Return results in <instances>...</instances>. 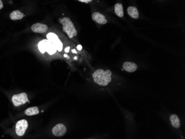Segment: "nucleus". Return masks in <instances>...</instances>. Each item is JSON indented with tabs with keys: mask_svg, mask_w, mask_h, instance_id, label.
Returning <instances> with one entry per match:
<instances>
[{
	"mask_svg": "<svg viewBox=\"0 0 185 139\" xmlns=\"http://www.w3.org/2000/svg\"><path fill=\"white\" fill-rule=\"evenodd\" d=\"M111 72L110 70L106 71L102 69L97 70L92 74L94 82L98 85L106 86L111 81Z\"/></svg>",
	"mask_w": 185,
	"mask_h": 139,
	"instance_id": "f257e3e1",
	"label": "nucleus"
},
{
	"mask_svg": "<svg viewBox=\"0 0 185 139\" xmlns=\"http://www.w3.org/2000/svg\"><path fill=\"white\" fill-rule=\"evenodd\" d=\"M59 21L63 25V31L67 34L70 38L77 36V31L70 18L64 17L59 18Z\"/></svg>",
	"mask_w": 185,
	"mask_h": 139,
	"instance_id": "f03ea898",
	"label": "nucleus"
},
{
	"mask_svg": "<svg viewBox=\"0 0 185 139\" xmlns=\"http://www.w3.org/2000/svg\"><path fill=\"white\" fill-rule=\"evenodd\" d=\"M38 48L42 53L47 52L49 55L55 54L57 51L54 44L48 39H43L39 42L38 44Z\"/></svg>",
	"mask_w": 185,
	"mask_h": 139,
	"instance_id": "7ed1b4c3",
	"label": "nucleus"
},
{
	"mask_svg": "<svg viewBox=\"0 0 185 139\" xmlns=\"http://www.w3.org/2000/svg\"><path fill=\"white\" fill-rule=\"evenodd\" d=\"M13 105L15 106H19L26 104L28 100V96L25 93H22L13 95L12 98Z\"/></svg>",
	"mask_w": 185,
	"mask_h": 139,
	"instance_id": "20e7f679",
	"label": "nucleus"
},
{
	"mask_svg": "<svg viewBox=\"0 0 185 139\" xmlns=\"http://www.w3.org/2000/svg\"><path fill=\"white\" fill-rule=\"evenodd\" d=\"M47 38L48 40H49V41L51 42L52 43L54 44L58 51H62L63 49V44L60 41L58 37L57 36V34L54 33H49L47 34Z\"/></svg>",
	"mask_w": 185,
	"mask_h": 139,
	"instance_id": "39448f33",
	"label": "nucleus"
},
{
	"mask_svg": "<svg viewBox=\"0 0 185 139\" xmlns=\"http://www.w3.org/2000/svg\"><path fill=\"white\" fill-rule=\"evenodd\" d=\"M28 122L26 120H21L16 125V132L19 137H22L28 128Z\"/></svg>",
	"mask_w": 185,
	"mask_h": 139,
	"instance_id": "423d86ee",
	"label": "nucleus"
},
{
	"mask_svg": "<svg viewBox=\"0 0 185 139\" xmlns=\"http://www.w3.org/2000/svg\"><path fill=\"white\" fill-rule=\"evenodd\" d=\"M52 132L56 137H63L67 132V128L63 124H58L52 129Z\"/></svg>",
	"mask_w": 185,
	"mask_h": 139,
	"instance_id": "0eeeda50",
	"label": "nucleus"
},
{
	"mask_svg": "<svg viewBox=\"0 0 185 139\" xmlns=\"http://www.w3.org/2000/svg\"><path fill=\"white\" fill-rule=\"evenodd\" d=\"M31 29L35 33L43 34L47 31L48 26L43 23H36L32 26Z\"/></svg>",
	"mask_w": 185,
	"mask_h": 139,
	"instance_id": "6e6552de",
	"label": "nucleus"
},
{
	"mask_svg": "<svg viewBox=\"0 0 185 139\" xmlns=\"http://www.w3.org/2000/svg\"><path fill=\"white\" fill-rule=\"evenodd\" d=\"M92 19L95 22L100 25H105L107 23V20L106 17L103 15V14L99 12H94L92 13Z\"/></svg>",
	"mask_w": 185,
	"mask_h": 139,
	"instance_id": "1a4fd4ad",
	"label": "nucleus"
},
{
	"mask_svg": "<svg viewBox=\"0 0 185 139\" xmlns=\"http://www.w3.org/2000/svg\"><path fill=\"white\" fill-rule=\"evenodd\" d=\"M123 68L128 72H134L138 69V65L133 62H126L123 64Z\"/></svg>",
	"mask_w": 185,
	"mask_h": 139,
	"instance_id": "9d476101",
	"label": "nucleus"
},
{
	"mask_svg": "<svg viewBox=\"0 0 185 139\" xmlns=\"http://www.w3.org/2000/svg\"><path fill=\"white\" fill-rule=\"evenodd\" d=\"M128 13L129 16L134 19H138L139 17V14L137 8L134 6H130L128 8Z\"/></svg>",
	"mask_w": 185,
	"mask_h": 139,
	"instance_id": "9b49d317",
	"label": "nucleus"
},
{
	"mask_svg": "<svg viewBox=\"0 0 185 139\" xmlns=\"http://www.w3.org/2000/svg\"><path fill=\"white\" fill-rule=\"evenodd\" d=\"M24 14L22 13L19 10L13 11L11 13L10 15V17L12 20H21L24 17Z\"/></svg>",
	"mask_w": 185,
	"mask_h": 139,
	"instance_id": "f8f14e48",
	"label": "nucleus"
},
{
	"mask_svg": "<svg viewBox=\"0 0 185 139\" xmlns=\"http://www.w3.org/2000/svg\"><path fill=\"white\" fill-rule=\"evenodd\" d=\"M170 121L173 127L178 129L180 127V121L178 116L176 114H172L170 117Z\"/></svg>",
	"mask_w": 185,
	"mask_h": 139,
	"instance_id": "ddd939ff",
	"label": "nucleus"
},
{
	"mask_svg": "<svg viewBox=\"0 0 185 139\" xmlns=\"http://www.w3.org/2000/svg\"><path fill=\"white\" fill-rule=\"evenodd\" d=\"M115 12L116 15L119 17H123L124 16L123 6L122 4L118 3L115 5Z\"/></svg>",
	"mask_w": 185,
	"mask_h": 139,
	"instance_id": "4468645a",
	"label": "nucleus"
},
{
	"mask_svg": "<svg viewBox=\"0 0 185 139\" xmlns=\"http://www.w3.org/2000/svg\"><path fill=\"white\" fill-rule=\"evenodd\" d=\"M25 113L27 116H33V115H36L38 114L39 111L38 107L34 106V107L27 109L25 110Z\"/></svg>",
	"mask_w": 185,
	"mask_h": 139,
	"instance_id": "2eb2a0df",
	"label": "nucleus"
},
{
	"mask_svg": "<svg viewBox=\"0 0 185 139\" xmlns=\"http://www.w3.org/2000/svg\"><path fill=\"white\" fill-rule=\"evenodd\" d=\"M79 2H81L85 3H88L92 2V0H78Z\"/></svg>",
	"mask_w": 185,
	"mask_h": 139,
	"instance_id": "dca6fc26",
	"label": "nucleus"
},
{
	"mask_svg": "<svg viewBox=\"0 0 185 139\" xmlns=\"http://www.w3.org/2000/svg\"><path fill=\"white\" fill-rule=\"evenodd\" d=\"M3 6V5L2 2L1 0H0V10H1Z\"/></svg>",
	"mask_w": 185,
	"mask_h": 139,
	"instance_id": "f3484780",
	"label": "nucleus"
},
{
	"mask_svg": "<svg viewBox=\"0 0 185 139\" xmlns=\"http://www.w3.org/2000/svg\"><path fill=\"white\" fill-rule=\"evenodd\" d=\"M77 48L78 50L80 51V50H82V47L81 45H78L77 46Z\"/></svg>",
	"mask_w": 185,
	"mask_h": 139,
	"instance_id": "a211bd4d",
	"label": "nucleus"
},
{
	"mask_svg": "<svg viewBox=\"0 0 185 139\" xmlns=\"http://www.w3.org/2000/svg\"><path fill=\"white\" fill-rule=\"evenodd\" d=\"M70 47H67V48H65V52H67V53H68V52H69V51H70Z\"/></svg>",
	"mask_w": 185,
	"mask_h": 139,
	"instance_id": "6ab92c4d",
	"label": "nucleus"
}]
</instances>
